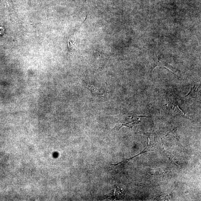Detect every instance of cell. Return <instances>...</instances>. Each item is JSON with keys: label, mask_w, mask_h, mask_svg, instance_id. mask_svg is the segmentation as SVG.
I'll list each match as a JSON object with an SVG mask.
<instances>
[{"label": "cell", "mask_w": 201, "mask_h": 201, "mask_svg": "<svg viewBox=\"0 0 201 201\" xmlns=\"http://www.w3.org/2000/svg\"><path fill=\"white\" fill-rule=\"evenodd\" d=\"M87 87L89 90L91 91L93 94L95 95H101L104 94L103 91L97 86L93 84H87Z\"/></svg>", "instance_id": "cell-1"}, {"label": "cell", "mask_w": 201, "mask_h": 201, "mask_svg": "<svg viewBox=\"0 0 201 201\" xmlns=\"http://www.w3.org/2000/svg\"><path fill=\"white\" fill-rule=\"evenodd\" d=\"M198 87L197 86L193 85L191 87L190 90L188 94H187L185 97L190 96V97H195L197 95L198 93Z\"/></svg>", "instance_id": "cell-2"}]
</instances>
